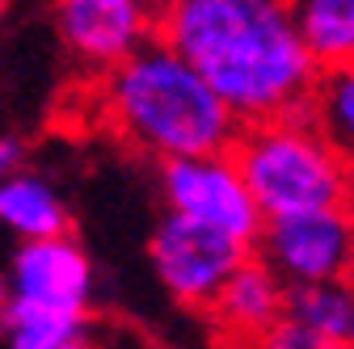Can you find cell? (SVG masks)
<instances>
[{"label":"cell","mask_w":354,"mask_h":349,"mask_svg":"<svg viewBox=\"0 0 354 349\" xmlns=\"http://www.w3.org/2000/svg\"><path fill=\"white\" fill-rule=\"evenodd\" d=\"M156 34L219 93L241 126L308 114L321 68L291 0H165Z\"/></svg>","instance_id":"6da1fadb"},{"label":"cell","mask_w":354,"mask_h":349,"mask_svg":"<svg viewBox=\"0 0 354 349\" xmlns=\"http://www.w3.org/2000/svg\"><path fill=\"white\" fill-rule=\"evenodd\" d=\"M102 118L118 139L156 164L232 152L241 118L219 101L198 68L156 34L144 51L102 76Z\"/></svg>","instance_id":"7a4b0ae2"},{"label":"cell","mask_w":354,"mask_h":349,"mask_svg":"<svg viewBox=\"0 0 354 349\" xmlns=\"http://www.w3.org/2000/svg\"><path fill=\"white\" fill-rule=\"evenodd\" d=\"M232 156L266 219H287V215L350 202L354 168L308 114L245 126Z\"/></svg>","instance_id":"3957f363"},{"label":"cell","mask_w":354,"mask_h":349,"mask_svg":"<svg viewBox=\"0 0 354 349\" xmlns=\"http://www.w3.org/2000/svg\"><path fill=\"white\" fill-rule=\"evenodd\" d=\"M156 186L169 215H182L203 228H215L249 248H257L266 215L245 186V172L232 152L194 156V160H169L156 172Z\"/></svg>","instance_id":"277c9868"},{"label":"cell","mask_w":354,"mask_h":349,"mask_svg":"<svg viewBox=\"0 0 354 349\" xmlns=\"http://www.w3.org/2000/svg\"><path fill=\"white\" fill-rule=\"evenodd\" d=\"M253 252L249 244L203 228L182 215H160L152 236H148V266L165 295L182 308H211L215 295L228 286V278L245 266Z\"/></svg>","instance_id":"5b68a950"},{"label":"cell","mask_w":354,"mask_h":349,"mask_svg":"<svg viewBox=\"0 0 354 349\" xmlns=\"http://www.w3.org/2000/svg\"><path fill=\"white\" fill-rule=\"evenodd\" d=\"M257 257L291 290H313L354 278V206L304 210L287 219H266Z\"/></svg>","instance_id":"8992f818"},{"label":"cell","mask_w":354,"mask_h":349,"mask_svg":"<svg viewBox=\"0 0 354 349\" xmlns=\"http://www.w3.org/2000/svg\"><path fill=\"white\" fill-rule=\"evenodd\" d=\"M93 299H97V270L76 236L34 240L13 248L5 274V303L88 320Z\"/></svg>","instance_id":"52a82bcc"},{"label":"cell","mask_w":354,"mask_h":349,"mask_svg":"<svg viewBox=\"0 0 354 349\" xmlns=\"http://www.w3.org/2000/svg\"><path fill=\"white\" fill-rule=\"evenodd\" d=\"M160 17L148 0H55V34L64 51L93 72H114L156 38Z\"/></svg>","instance_id":"ba28073f"},{"label":"cell","mask_w":354,"mask_h":349,"mask_svg":"<svg viewBox=\"0 0 354 349\" xmlns=\"http://www.w3.org/2000/svg\"><path fill=\"white\" fill-rule=\"evenodd\" d=\"M207 316L219 328V337H228L241 349H257L291 316V286L253 252L228 278V286L215 295Z\"/></svg>","instance_id":"9c48e42d"},{"label":"cell","mask_w":354,"mask_h":349,"mask_svg":"<svg viewBox=\"0 0 354 349\" xmlns=\"http://www.w3.org/2000/svg\"><path fill=\"white\" fill-rule=\"evenodd\" d=\"M0 223L9 228V236H17V244H34V240H59L72 236V210L64 202V194L38 177V172H17V177L0 181Z\"/></svg>","instance_id":"30bf717a"},{"label":"cell","mask_w":354,"mask_h":349,"mask_svg":"<svg viewBox=\"0 0 354 349\" xmlns=\"http://www.w3.org/2000/svg\"><path fill=\"white\" fill-rule=\"evenodd\" d=\"M291 17L321 72L354 63V0H291Z\"/></svg>","instance_id":"8fae6325"},{"label":"cell","mask_w":354,"mask_h":349,"mask_svg":"<svg viewBox=\"0 0 354 349\" xmlns=\"http://www.w3.org/2000/svg\"><path fill=\"white\" fill-rule=\"evenodd\" d=\"M308 118L321 126V135L354 168V63L321 72L313 106H308Z\"/></svg>","instance_id":"7c38bea8"},{"label":"cell","mask_w":354,"mask_h":349,"mask_svg":"<svg viewBox=\"0 0 354 349\" xmlns=\"http://www.w3.org/2000/svg\"><path fill=\"white\" fill-rule=\"evenodd\" d=\"M291 320L317 328L337 349H354V278L313 290H291Z\"/></svg>","instance_id":"4fadbf2b"},{"label":"cell","mask_w":354,"mask_h":349,"mask_svg":"<svg viewBox=\"0 0 354 349\" xmlns=\"http://www.w3.org/2000/svg\"><path fill=\"white\" fill-rule=\"evenodd\" d=\"M5 341L9 349H88V320L5 303Z\"/></svg>","instance_id":"5bb4252c"},{"label":"cell","mask_w":354,"mask_h":349,"mask_svg":"<svg viewBox=\"0 0 354 349\" xmlns=\"http://www.w3.org/2000/svg\"><path fill=\"white\" fill-rule=\"evenodd\" d=\"M257 349H337V345H333L329 337H321L317 328H308V324H299V320L287 316Z\"/></svg>","instance_id":"9a60e30c"},{"label":"cell","mask_w":354,"mask_h":349,"mask_svg":"<svg viewBox=\"0 0 354 349\" xmlns=\"http://www.w3.org/2000/svg\"><path fill=\"white\" fill-rule=\"evenodd\" d=\"M26 143L17 139V135H5L0 139V172H5V177H17V172H26Z\"/></svg>","instance_id":"2e32d148"},{"label":"cell","mask_w":354,"mask_h":349,"mask_svg":"<svg viewBox=\"0 0 354 349\" xmlns=\"http://www.w3.org/2000/svg\"><path fill=\"white\" fill-rule=\"evenodd\" d=\"M350 206H354V190H350Z\"/></svg>","instance_id":"e0dca14e"}]
</instances>
